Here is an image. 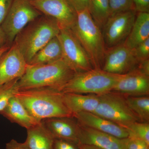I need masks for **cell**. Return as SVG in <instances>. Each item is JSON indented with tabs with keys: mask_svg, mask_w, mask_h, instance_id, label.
<instances>
[{
	"mask_svg": "<svg viewBox=\"0 0 149 149\" xmlns=\"http://www.w3.org/2000/svg\"><path fill=\"white\" fill-rule=\"evenodd\" d=\"M7 45V40L6 36L5 33L3 30L1 26L0 25V49Z\"/></svg>",
	"mask_w": 149,
	"mask_h": 149,
	"instance_id": "obj_34",
	"label": "cell"
},
{
	"mask_svg": "<svg viewBox=\"0 0 149 149\" xmlns=\"http://www.w3.org/2000/svg\"><path fill=\"white\" fill-rule=\"evenodd\" d=\"M57 37L61 45L63 59L76 73L94 69L88 54L71 29H61Z\"/></svg>",
	"mask_w": 149,
	"mask_h": 149,
	"instance_id": "obj_8",
	"label": "cell"
},
{
	"mask_svg": "<svg viewBox=\"0 0 149 149\" xmlns=\"http://www.w3.org/2000/svg\"><path fill=\"white\" fill-rule=\"evenodd\" d=\"M111 92L125 96L149 95V75L138 67L121 75Z\"/></svg>",
	"mask_w": 149,
	"mask_h": 149,
	"instance_id": "obj_13",
	"label": "cell"
},
{
	"mask_svg": "<svg viewBox=\"0 0 149 149\" xmlns=\"http://www.w3.org/2000/svg\"><path fill=\"white\" fill-rule=\"evenodd\" d=\"M137 13L133 9L109 17L102 29L106 49L124 43L133 27Z\"/></svg>",
	"mask_w": 149,
	"mask_h": 149,
	"instance_id": "obj_9",
	"label": "cell"
},
{
	"mask_svg": "<svg viewBox=\"0 0 149 149\" xmlns=\"http://www.w3.org/2000/svg\"><path fill=\"white\" fill-rule=\"evenodd\" d=\"M63 58L62 50L57 37H54L35 54L28 65L48 64Z\"/></svg>",
	"mask_w": 149,
	"mask_h": 149,
	"instance_id": "obj_21",
	"label": "cell"
},
{
	"mask_svg": "<svg viewBox=\"0 0 149 149\" xmlns=\"http://www.w3.org/2000/svg\"><path fill=\"white\" fill-rule=\"evenodd\" d=\"M42 14L52 17L61 29H71L77 19V13L68 0H30Z\"/></svg>",
	"mask_w": 149,
	"mask_h": 149,
	"instance_id": "obj_10",
	"label": "cell"
},
{
	"mask_svg": "<svg viewBox=\"0 0 149 149\" xmlns=\"http://www.w3.org/2000/svg\"><path fill=\"white\" fill-rule=\"evenodd\" d=\"M132 50L139 63L149 59V38L140 43Z\"/></svg>",
	"mask_w": 149,
	"mask_h": 149,
	"instance_id": "obj_27",
	"label": "cell"
},
{
	"mask_svg": "<svg viewBox=\"0 0 149 149\" xmlns=\"http://www.w3.org/2000/svg\"><path fill=\"white\" fill-rule=\"evenodd\" d=\"M77 12L88 9L90 0H68Z\"/></svg>",
	"mask_w": 149,
	"mask_h": 149,
	"instance_id": "obj_31",
	"label": "cell"
},
{
	"mask_svg": "<svg viewBox=\"0 0 149 149\" xmlns=\"http://www.w3.org/2000/svg\"><path fill=\"white\" fill-rule=\"evenodd\" d=\"M74 117L80 125L110 134L119 139H127L129 135L126 128L110 120L90 112H83Z\"/></svg>",
	"mask_w": 149,
	"mask_h": 149,
	"instance_id": "obj_16",
	"label": "cell"
},
{
	"mask_svg": "<svg viewBox=\"0 0 149 149\" xmlns=\"http://www.w3.org/2000/svg\"><path fill=\"white\" fill-rule=\"evenodd\" d=\"M25 142L30 149H54V138L42 122L27 129Z\"/></svg>",
	"mask_w": 149,
	"mask_h": 149,
	"instance_id": "obj_20",
	"label": "cell"
},
{
	"mask_svg": "<svg viewBox=\"0 0 149 149\" xmlns=\"http://www.w3.org/2000/svg\"><path fill=\"white\" fill-rule=\"evenodd\" d=\"M76 72L61 59L48 64H27L24 74L19 79V90L51 88L61 91Z\"/></svg>",
	"mask_w": 149,
	"mask_h": 149,
	"instance_id": "obj_2",
	"label": "cell"
},
{
	"mask_svg": "<svg viewBox=\"0 0 149 149\" xmlns=\"http://www.w3.org/2000/svg\"><path fill=\"white\" fill-rule=\"evenodd\" d=\"M6 149H30L28 145L24 142L23 143H19L15 140H11L6 144Z\"/></svg>",
	"mask_w": 149,
	"mask_h": 149,
	"instance_id": "obj_32",
	"label": "cell"
},
{
	"mask_svg": "<svg viewBox=\"0 0 149 149\" xmlns=\"http://www.w3.org/2000/svg\"><path fill=\"white\" fill-rule=\"evenodd\" d=\"M15 96L38 122L51 118L74 117L64 103L63 93L57 89L41 88L19 90Z\"/></svg>",
	"mask_w": 149,
	"mask_h": 149,
	"instance_id": "obj_1",
	"label": "cell"
},
{
	"mask_svg": "<svg viewBox=\"0 0 149 149\" xmlns=\"http://www.w3.org/2000/svg\"><path fill=\"white\" fill-rule=\"evenodd\" d=\"M80 149H102L100 148L95 146L88 145H78Z\"/></svg>",
	"mask_w": 149,
	"mask_h": 149,
	"instance_id": "obj_35",
	"label": "cell"
},
{
	"mask_svg": "<svg viewBox=\"0 0 149 149\" xmlns=\"http://www.w3.org/2000/svg\"><path fill=\"white\" fill-rule=\"evenodd\" d=\"M0 114L10 122L16 123L27 130L40 123L32 117L15 96L10 99L6 107L0 111Z\"/></svg>",
	"mask_w": 149,
	"mask_h": 149,
	"instance_id": "obj_17",
	"label": "cell"
},
{
	"mask_svg": "<svg viewBox=\"0 0 149 149\" xmlns=\"http://www.w3.org/2000/svg\"><path fill=\"white\" fill-rule=\"evenodd\" d=\"M128 107L141 122L149 123V96H125Z\"/></svg>",
	"mask_w": 149,
	"mask_h": 149,
	"instance_id": "obj_23",
	"label": "cell"
},
{
	"mask_svg": "<svg viewBox=\"0 0 149 149\" xmlns=\"http://www.w3.org/2000/svg\"><path fill=\"white\" fill-rule=\"evenodd\" d=\"M79 124V145H91L102 149H126L128 138L119 139Z\"/></svg>",
	"mask_w": 149,
	"mask_h": 149,
	"instance_id": "obj_14",
	"label": "cell"
},
{
	"mask_svg": "<svg viewBox=\"0 0 149 149\" xmlns=\"http://www.w3.org/2000/svg\"><path fill=\"white\" fill-rule=\"evenodd\" d=\"M54 139L71 141L79 145V124L74 117H54L41 121Z\"/></svg>",
	"mask_w": 149,
	"mask_h": 149,
	"instance_id": "obj_15",
	"label": "cell"
},
{
	"mask_svg": "<svg viewBox=\"0 0 149 149\" xmlns=\"http://www.w3.org/2000/svg\"><path fill=\"white\" fill-rule=\"evenodd\" d=\"M63 101L73 116L83 112H93L100 101L99 95L80 93H63Z\"/></svg>",
	"mask_w": 149,
	"mask_h": 149,
	"instance_id": "obj_18",
	"label": "cell"
},
{
	"mask_svg": "<svg viewBox=\"0 0 149 149\" xmlns=\"http://www.w3.org/2000/svg\"><path fill=\"white\" fill-rule=\"evenodd\" d=\"M148 38L149 13H137L133 27L124 44L133 49Z\"/></svg>",
	"mask_w": 149,
	"mask_h": 149,
	"instance_id": "obj_19",
	"label": "cell"
},
{
	"mask_svg": "<svg viewBox=\"0 0 149 149\" xmlns=\"http://www.w3.org/2000/svg\"><path fill=\"white\" fill-rule=\"evenodd\" d=\"M88 10L93 20L102 31L110 16L109 0H90Z\"/></svg>",
	"mask_w": 149,
	"mask_h": 149,
	"instance_id": "obj_22",
	"label": "cell"
},
{
	"mask_svg": "<svg viewBox=\"0 0 149 149\" xmlns=\"http://www.w3.org/2000/svg\"><path fill=\"white\" fill-rule=\"evenodd\" d=\"M138 68L144 73L149 75V59L139 63Z\"/></svg>",
	"mask_w": 149,
	"mask_h": 149,
	"instance_id": "obj_33",
	"label": "cell"
},
{
	"mask_svg": "<svg viewBox=\"0 0 149 149\" xmlns=\"http://www.w3.org/2000/svg\"><path fill=\"white\" fill-rule=\"evenodd\" d=\"M14 0H0V25L10 9Z\"/></svg>",
	"mask_w": 149,
	"mask_h": 149,
	"instance_id": "obj_29",
	"label": "cell"
},
{
	"mask_svg": "<svg viewBox=\"0 0 149 149\" xmlns=\"http://www.w3.org/2000/svg\"><path fill=\"white\" fill-rule=\"evenodd\" d=\"M137 149H149V145L144 141H142L139 148Z\"/></svg>",
	"mask_w": 149,
	"mask_h": 149,
	"instance_id": "obj_36",
	"label": "cell"
},
{
	"mask_svg": "<svg viewBox=\"0 0 149 149\" xmlns=\"http://www.w3.org/2000/svg\"><path fill=\"white\" fill-rule=\"evenodd\" d=\"M42 15L32 5L30 0H14L1 24L6 36L8 45L10 47L17 34Z\"/></svg>",
	"mask_w": 149,
	"mask_h": 149,
	"instance_id": "obj_7",
	"label": "cell"
},
{
	"mask_svg": "<svg viewBox=\"0 0 149 149\" xmlns=\"http://www.w3.org/2000/svg\"><path fill=\"white\" fill-rule=\"evenodd\" d=\"M109 3L110 16L119 13L135 10L133 0H109Z\"/></svg>",
	"mask_w": 149,
	"mask_h": 149,
	"instance_id": "obj_26",
	"label": "cell"
},
{
	"mask_svg": "<svg viewBox=\"0 0 149 149\" xmlns=\"http://www.w3.org/2000/svg\"><path fill=\"white\" fill-rule=\"evenodd\" d=\"M10 47V46H9L7 45L4 46L3 47L1 48V49H0V57L6 51H7L9 49Z\"/></svg>",
	"mask_w": 149,
	"mask_h": 149,
	"instance_id": "obj_37",
	"label": "cell"
},
{
	"mask_svg": "<svg viewBox=\"0 0 149 149\" xmlns=\"http://www.w3.org/2000/svg\"><path fill=\"white\" fill-rule=\"evenodd\" d=\"M139 64L133 50L123 43L107 49L102 69L112 74L123 75L137 68Z\"/></svg>",
	"mask_w": 149,
	"mask_h": 149,
	"instance_id": "obj_11",
	"label": "cell"
},
{
	"mask_svg": "<svg viewBox=\"0 0 149 149\" xmlns=\"http://www.w3.org/2000/svg\"><path fill=\"white\" fill-rule=\"evenodd\" d=\"M77 13V19L70 29L88 54L93 68L102 69L107 49L101 29L88 9Z\"/></svg>",
	"mask_w": 149,
	"mask_h": 149,
	"instance_id": "obj_4",
	"label": "cell"
},
{
	"mask_svg": "<svg viewBox=\"0 0 149 149\" xmlns=\"http://www.w3.org/2000/svg\"><path fill=\"white\" fill-rule=\"evenodd\" d=\"M99 95V103L92 113L125 128L140 121L128 107L125 96L111 91Z\"/></svg>",
	"mask_w": 149,
	"mask_h": 149,
	"instance_id": "obj_6",
	"label": "cell"
},
{
	"mask_svg": "<svg viewBox=\"0 0 149 149\" xmlns=\"http://www.w3.org/2000/svg\"><path fill=\"white\" fill-rule=\"evenodd\" d=\"M19 79L0 85V111L6 107L10 99L19 91L17 87Z\"/></svg>",
	"mask_w": 149,
	"mask_h": 149,
	"instance_id": "obj_25",
	"label": "cell"
},
{
	"mask_svg": "<svg viewBox=\"0 0 149 149\" xmlns=\"http://www.w3.org/2000/svg\"><path fill=\"white\" fill-rule=\"evenodd\" d=\"M54 149H80L77 144L63 139H54Z\"/></svg>",
	"mask_w": 149,
	"mask_h": 149,
	"instance_id": "obj_28",
	"label": "cell"
},
{
	"mask_svg": "<svg viewBox=\"0 0 149 149\" xmlns=\"http://www.w3.org/2000/svg\"><path fill=\"white\" fill-rule=\"evenodd\" d=\"M128 137H133L149 145V123L137 121L126 128Z\"/></svg>",
	"mask_w": 149,
	"mask_h": 149,
	"instance_id": "obj_24",
	"label": "cell"
},
{
	"mask_svg": "<svg viewBox=\"0 0 149 149\" xmlns=\"http://www.w3.org/2000/svg\"><path fill=\"white\" fill-rule=\"evenodd\" d=\"M136 12L149 13V0H133Z\"/></svg>",
	"mask_w": 149,
	"mask_h": 149,
	"instance_id": "obj_30",
	"label": "cell"
},
{
	"mask_svg": "<svg viewBox=\"0 0 149 149\" xmlns=\"http://www.w3.org/2000/svg\"><path fill=\"white\" fill-rule=\"evenodd\" d=\"M57 22L42 15L29 22L17 35L14 41L27 64L34 55L60 31Z\"/></svg>",
	"mask_w": 149,
	"mask_h": 149,
	"instance_id": "obj_3",
	"label": "cell"
},
{
	"mask_svg": "<svg viewBox=\"0 0 149 149\" xmlns=\"http://www.w3.org/2000/svg\"><path fill=\"white\" fill-rule=\"evenodd\" d=\"M121 75L102 69H93L76 73L61 90L63 93L100 95L111 92Z\"/></svg>",
	"mask_w": 149,
	"mask_h": 149,
	"instance_id": "obj_5",
	"label": "cell"
},
{
	"mask_svg": "<svg viewBox=\"0 0 149 149\" xmlns=\"http://www.w3.org/2000/svg\"><path fill=\"white\" fill-rule=\"evenodd\" d=\"M27 63L15 44L0 57V85L21 77Z\"/></svg>",
	"mask_w": 149,
	"mask_h": 149,
	"instance_id": "obj_12",
	"label": "cell"
}]
</instances>
